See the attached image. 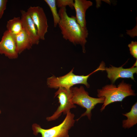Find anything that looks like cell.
<instances>
[{
  "mask_svg": "<svg viewBox=\"0 0 137 137\" xmlns=\"http://www.w3.org/2000/svg\"><path fill=\"white\" fill-rule=\"evenodd\" d=\"M58 13L60 20L58 25L63 38L74 45H81L83 52L85 53L88 35L87 27H81L77 23L75 16H69L66 7L60 8Z\"/></svg>",
  "mask_w": 137,
  "mask_h": 137,
  "instance_id": "1",
  "label": "cell"
},
{
  "mask_svg": "<svg viewBox=\"0 0 137 137\" xmlns=\"http://www.w3.org/2000/svg\"><path fill=\"white\" fill-rule=\"evenodd\" d=\"M98 98L104 97L105 100L100 109L101 112L108 105L115 102L122 101L126 97L136 95L132 85L123 80L117 86L113 84H107L97 90Z\"/></svg>",
  "mask_w": 137,
  "mask_h": 137,
  "instance_id": "2",
  "label": "cell"
},
{
  "mask_svg": "<svg viewBox=\"0 0 137 137\" xmlns=\"http://www.w3.org/2000/svg\"><path fill=\"white\" fill-rule=\"evenodd\" d=\"M105 67L104 65L101 63L96 70L89 74L85 76L75 74L73 73L74 68H73L68 73L63 76L56 77L53 75L48 78L47 84L49 88L55 89L62 87L70 90L74 85L79 84H83L87 88H89L90 85L87 80L89 76L97 71L105 70Z\"/></svg>",
  "mask_w": 137,
  "mask_h": 137,
  "instance_id": "3",
  "label": "cell"
},
{
  "mask_svg": "<svg viewBox=\"0 0 137 137\" xmlns=\"http://www.w3.org/2000/svg\"><path fill=\"white\" fill-rule=\"evenodd\" d=\"M70 89L72 93V103L86 109V111L75 121H78L82 117L85 116H87L89 120H91L92 110L97 104H103L105 98L104 97L96 98L90 96L88 93L82 86L79 88L77 87H72Z\"/></svg>",
  "mask_w": 137,
  "mask_h": 137,
  "instance_id": "4",
  "label": "cell"
},
{
  "mask_svg": "<svg viewBox=\"0 0 137 137\" xmlns=\"http://www.w3.org/2000/svg\"><path fill=\"white\" fill-rule=\"evenodd\" d=\"M75 115L70 112L68 113L62 122L59 125L48 129L42 128L39 125L33 124L32 126L35 135L41 134V137H69L68 131L74 126Z\"/></svg>",
  "mask_w": 137,
  "mask_h": 137,
  "instance_id": "5",
  "label": "cell"
},
{
  "mask_svg": "<svg viewBox=\"0 0 137 137\" xmlns=\"http://www.w3.org/2000/svg\"><path fill=\"white\" fill-rule=\"evenodd\" d=\"M72 96L70 89L59 88L55 93L54 97H57L58 98L59 105L52 115L46 118L47 120L48 121L55 120L61 116L62 113L63 114H66L70 112L71 109L76 108V106L72 101Z\"/></svg>",
  "mask_w": 137,
  "mask_h": 137,
  "instance_id": "6",
  "label": "cell"
},
{
  "mask_svg": "<svg viewBox=\"0 0 137 137\" xmlns=\"http://www.w3.org/2000/svg\"><path fill=\"white\" fill-rule=\"evenodd\" d=\"M27 12L36 27L39 39L45 40V36L48 32V26L47 19L43 9L39 6H31L27 9Z\"/></svg>",
  "mask_w": 137,
  "mask_h": 137,
  "instance_id": "7",
  "label": "cell"
},
{
  "mask_svg": "<svg viewBox=\"0 0 137 137\" xmlns=\"http://www.w3.org/2000/svg\"><path fill=\"white\" fill-rule=\"evenodd\" d=\"M0 54H4L11 59L17 58L18 57L15 36L7 30L4 32L0 42Z\"/></svg>",
  "mask_w": 137,
  "mask_h": 137,
  "instance_id": "8",
  "label": "cell"
},
{
  "mask_svg": "<svg viewBox=\"0 0 137 137\" xmlns=\"http://www.w3.org/2000/svg\"><path fill=\"white\" fill-rule=\"evenodd\" d=\"M109 67H105L107 73V77L113 83L120 78H130L134 80V74L137 73V67H133L129 68H124L122 66L116 67L112 65Z\"/></svg>",
  "mask_w": 137,
  "mask_h": 137,
  "instance_id": "9",
  "label": "cell"
},
{
  "mask_svg": "<svg viewBox=\"0 0 137 137\" xmlns=\"http://www.w3.org/2000/svg\"><path fill=\"white\" fill-rule=\"evenodd\" d=\"M20 12L23 29L30 38L33 44H38L40 39L38 36L37 29L34 22L27 11L22 10Z\"/></svg>",
  "mask_w": 137,
  "mask_h": 137,
  "instance_id": "10",
  "label": "cell"
},
{
  "mask_svg": "<svg viewBox=\"0 0 137 137\" xmlns=\"http://www.w3.org/2000/svg\"><path fill=\"white\" fill-rule=\"evenodd\" d=\"M92 5V2L89 1L74 0V8L75 10L76 21L82 27H86V12L87 9Z\"/></svg>",
  "mask_w": 137,
  "mask_h": 137,
  "instance_id": "11",
  "label": "cell"
},
{
  "mask_svg": "<svg viewBox=\"0 0 137 137\" xmlns=\"http://www.w3.org/2000/svg\"><path fill=\"white\" fill-rule=\"evenodd\" d=\"M15 38L18 54H20L26 49L31 48L33 45L30 38L23 29L15 36Z\"/></svg>",
  "mask_w": 137,
  "mask_h": 137,
  "instance_id": "12",
  "label": "cell"
},
{
  "mask_svg": "<svg viewBox=\"0 0 137 137\" xmlns=\"http://www.w3.org/2000/svg\"><path fill=\"white\" fill-rule=\"evenodd\" d=\"M122 114L127 117L126 119L122 121L123 127L125 128H129L137 123V102L133 105L130 111Z\"/></svg>",
  "mask_w": 137,
  "mask_h": 137,
  "instance_id": "13",
  "label": "cell"
},
{
  "mask_svg": "<svg viewBox=\"0 0 137 137\" xmlns=\"http://www.w3.org/2000/svg\"><path fill=\"white\" fill-rule=\"evenodd\" d=\"M6 27L10 33L15 36L23 30L22 24L20 17H14L7 22Z\"/></svg>",
  "mask_w": 137,
  "mask_h": 137,
  "instance_id": "14",
  "label": "cell"
},
{
  "mask_svg": "<svg viewBox=\"0 0 137 137\" xmlns=\"http://www.w3.org/2000/svg\"><path fill=\"white\" fill-rule=\"evenodd\" d=\"M44 1L50 8L53 17L54 27H56L60 20L57 10L56 0H44Z\"/></svg>",
  "mask_w": 137,
  "mask_h": 137,
  "instance_id": "15",
  "label": "cell"
},
{
  "mask_svg": "<svg viewBox=\"0 0 137 137\" xmlns=\"http://www.w3.org/2000/svg\"><path fill=\"white\" fill-rule=\"evenodd\" d=\"M56 2L57 6L59 8L67 6L72 9L74 8V1L73 0H56Z\"/></svg>",
  "mask_w": 137,
  "mask_h": 137,
  "instance_id": "16",
  "label": "cell"
},
{
  "mask_svg": "<svg viewBox=\"0 0 137 137\" xmlns=\"http://www.w3.org/2000/svg\"><path fill=\"white\" fill-rule=\"evenodd\" d=\"M128 46L129 48L130 53L131 55L134 58L137 59V42L132 41Z\"/></svg>",
  "mask_w": 137,
  "mask_h": 137,
  "instance_id": "17",
  "label": "cell"
},
{
  "mask_svg": "<svg viewBox=\"0 0 137 137\" xmlns=\"http://www.w3.org/2000/svg\"><path fill=\"white\" fill-rule=\"evenodd\" d=\"M7 2V0H0V19L2 18L6 9Z\"/></svg>",
  "mask_w": 137,
  "mask_h": 137,
  "instance_id": "18",
  "label": "cell"
},
{
  "mask_svg": "<svg viewBox=\"0 0 137 137\" xmlns=\"http://www.w3.org/2000/svg\"><path fill=\"white\" fill-rule=\"evenodd\" d=\"M1 113V111L0 109V114Z\"/></svg>",
  "mask_w": 137,
  "mask_h": 137,
  "instance_id": "19",
  "label": "cell"
}]
</instances>
